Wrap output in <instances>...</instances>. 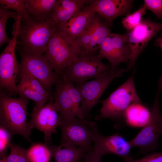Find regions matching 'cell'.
Segmentation results:
<instances>
[{
  "label": "cell",
  "mask_w": 162,
  "mask_h": 162,
  "mask_svg": "<svg viewBox=\"0 0 162 162\" xmlns=\"http://www.w3.org/2000/svg\"><path fill=\"white\" fill-rule=\"evenodd\" d=\"M16 91L20 97L33 101L37 108L44 105L50 99L20 82L16 86Z\"/></svg>",
  "instance_id": "cell-25"
},
{
  "label": "cell",
  "mask_w": 162,
  "mask_h": 162,
  "mask_svg": "<svg viewBox=\"0 0 162 162\" xmlns=\"http://www.w3.org/2000/svg\"><path fill=\"white\" fill-rule=\"evenodd\" d=\"M97 16L96 13L92 19L77 38L74 43L78 52V56L82 54H91L90 51V45Z\"/></svg>",
  "instance_id": "cell-23"
},
{
  "label": "cell",
  "mask_w": 162,
  "mask_h": 162,
  "mask_svg": "<svg viewBox=\"0 0 162 162\" xmlns=\"http://www.w3.org/2000/svg\"><path fill=\"white\" fill-rule=\"evenodd\" d=\"M21 76L20 83L30 87L37 92L50 99L53 97L52 92L46 91L40 82L35 77L23 71H19Z\"/></svg>",
  "instance_id": "cell-27"
},
{
  "label": "cell",
  "mask_w": 162,
  "mask_h": 162,
  "mask_svg": "<svg viewBox=\"0 0 162 162\" xmlns=\"http://www.w3.org/2000/svg\"><path fill=\"white\" fill-rule=\"evenodd\" d=\"M13 136L6 128L0 125V156L6 154V152L12 143L11 138Z\"/></svg>",
  "instance_id": "cell-32"
},
{
  "label": "cell",
  "mask_w": 162,
  "mask_h": 162,
  "mask_svg": "<svg viewBox=\"0 0 162 162\" xmlns=\"http://www.w3.org/2000/svg\"><path fill=\"white\" fill-rule=\"evenodd\" d=\"M21 58L19 64L18 71L26 72L36 78L47 91L52 92L53 85L58 77L55 74L53 68L45 56L29 54L16 47Z\"/></svg>",
  "instance_id": "cell-10"
},
{
  "label": "cell",
  "mask_w": 162,
  "mask_h": 162,
  "mask_svg": "<svg viewBox=\"0 0 162 162\" xmlns=\"http://www.w3.org/2000/svg\"><path fill=\"white\" fill-rule=\"evenodd\" d=\"M59 127L61 131L60 145L77 146L89 152L93 150L92 142L98 131L94 122L78 117L61 120Z\"/></svg>",
  "instance_id": "cell-4"
},
{
  "label": "cell",
  "mask_w": 162,
  "mask_h": 162,
  "mask_svg": "<svg viewBox=\"0 0 162 162\" xmlns=\"http://www.w3.org/2000/svg\"><path fill=\"white\" fill-rule=\"evenodd\" d=\"M17 13L15 11L5 9L0 7V46L9 43L10 39L7 36L6 26L8 20L10 17L14 20L18 17Z\"/></svg>",
  "instance_id": "cell-28"
},
{
  "label": "cell",
  "mask_w": 162,
  "mask_h": 162,
  "mask_svg": "<svg viewBox=\"0 0 162 162\" xmlns=\"http://www.w3.org/2000/svg\"><path fill=\"white\" fill-rule=\"evenodd\" d=\"M0 6L3 8L16 12L21 17V22L33 20L26 8L25 0H0Z\"/></svg>",
  "instance_id": "cell-26"
},
{
  "label": "cell",
  "mask_w": 162,
  "mask_h": 162,
  "mask_svg": "<svg viewBox=\"0 0 162 162\" xmlns=\"http://www.w3.org/2000/svg\"><path fill=\"white\" fill-rule=\"evenodd\" d=\"M94 12L88 10H83L76 13L67 21L56 26L64 34L74 43L93 18Z\"/></svg>",
  "instance_id": "cell-17"
},
{
  "label": "cell",
  "mask_w": 162,
  "mask_h": 162,
  "mask_svg": "<svg viewBox=\"0 0 162 162\" xmlns=\"http://www.w3.org/2000/svg\"><path fill=\"white\" fill-rule=\"evenodd\" d=\"M162 28V23L155 22L148 19L142 20L135 28L124 34L131 52L128 69L134 66L148 42Z\"/></svg>",
  "instance_id": "cell-12"
},
{
  "label": "cell",
  "mask_w": 162,
  "mask_h": 162,
  "mask_svg": "<svg viewBox=\"0 0 162 162\" xmlns=\"http://www.w3.org/2000/svg\"><path fill=\"white\" fill-rule=\"evenodd\" d=\"M53 97L43 106L37 108L34 106L31 117L28 122L31 130L35 128L44 134L45 143L50 146L52 144V135L57 132L56 128L59 125L61 118L54 104Z\"/></svg>",
  "instance_id": "cell-11"
},
{
  "label": "cell",
  "mask_w": 162,
  "mask_h": 162,
  "mask_svg": "<svg viewBox=\"0 0 162 162\" xmlns=\"http://www.w3.org/2000/svg\"><path fill=\"white\" fill-rule=\"evenodd\" d=\"M78 162H86L84 158Z\"/></svg>",
  "instance_id": "cell-38"
},
{
  "label": "cell",
  "mask_w": 162,
  "mask_h": 162,
  "mask_svg": "<svg viewBox=\"0 0 162 162\" xmlns=\"http://www.w3.org/2000/svg\"><path fill=\"white\" fill-rule=\"evenodd\" d=\"M110 26L108 22L103 21L99 16H97L90 45V54H96L98 52L100 45L110 33Z\"/></svg>",
  "instance_id": "cell-22"
},
{
  "label": "cell",
  "mask_w": 162,
  "mask_h": 162,
  "mask_svg": "<svg viewBox=\"0 0 162 162\" xmlns=\"http://www.w3.org/2000/svg\"><path fill=\"white\" fill-rule=\"evenodd\" d=\"M84 7L83 0H58L51 20L56 26L82 10Z\"/></svg>",
  "instance_id": "cell-20"
},
{
  "label": "cell",
  "mask_w": 162,
  "mask_h": 162,
  "mask_svg": "<svg viewBox=\"0 0 162 162\" xmlns=\"http://www.w3.org/2000/svg\"><path fill=\"white\" fill-rule=\"evenodd\" d=\"M29 99L11 97L0 89V125L7 128L12 135L19 134L29 142L31 130L27 122V108Z\"/></svg>",
  "instance_id": "cell-1"
},
{
  "label": "cell",
  "mask_w": 162,
  "mask_h": 162,
  "mask_svg": "<svg viewBox=\"0 0 162 162\" xmlns=\"http://www.w3.org/2000/svg\"><path fill=\"white\" fill-rule=\"evenodd\" d=\"M143 5L158 19L162 18V0H145Z\"/></svg>",
  "instance_id": "cell-33"
},
{
  "label": "cell",
  "mask_w": 162,
  "mask_h": 162,
  "mask_svg": "<svg viewBox=\"0 0 162 162\" xmlns=\"http://www.w3.org/2000/svg\"><path fill=\"white\" fill-rule=\"evenodd\" d=\"M55 90L53 94L54 105L61 120L78 117L84 119L76 111L63 81L61 75L55 84Z\"/></svg>",
  "instance_id": "cell-16"
},
{
  "label": "cell",
  "mask_w": 162,
  "mask_h": 162,
  "mask_svg": "<svg viewBox=\"0 0 162 162\" xmlns=\"http://www.w3.org/2000/svg\"><path fill=\"white\" fill-rule=\"evenodd\" d=\"M50 146L40 143L32 144L27 149L29 162H50L52 157Z\"/></svg>",
  "instance_id": "cell-24"
},
{
  "label": "cell",
  "mask_w": 162,
  "mask_h": 162,
  "mask_svg": "<svg viewBox=\"0 0 162 162\" xmlns=\"http://www.w3.org/2000/svg\"><path fill=\"white\" fill-rule=\"evenodd\" d=\"M56 27L51 20L44 22L33 20L21 22L16 47L29 54L44 55Z\"/></svg>",
  "instance_id": "cell-2"
},
{
  "label": "cell",
  "mask_w": 162,
  "mask_h": 162,
  "mask_svg": "<svg viewBox=\"0 0 162 162\" xmlns=\"http://www.w3.org/2000/svg\"><path fill=\"white\" fill-rule=\"evenodd\" d=\"M123 84L118 87L106 99L99 101L102 104L99 114L95 119L100 120L109 118L115 121V127L118 128L123 114L132 104L141 101L135 86L134 77V71Z\"/></svg>",
  "instance_id": "cell-3"
},
{
  "label": "cell",
  "mask_w": 162,
  "mask_h": 162,
  "mask_svg": "<svg viewBox=\"0 0 162 162\" xmlns=\"http://www.w3.org/2000/svg\"><path fill=\"white\" fill-rule=\"evenodd\" d=\"M156 43L160 47L162 50V38L158 39Z\"/></svg>",
  "instance_id": "cell-37"
},
{
  "label": "cell",
  "mask_w": 162,
  "mask_h": 162,
  "mask_svg": "<svg viewBox=\"0 0 162 162\" xmlns=\"http://www.w3.org/2000/svg\"><path fill=\"white\" fill-rule=\"evenodd\" d=\"M102 156L93 150L88 153L84 159L86 162H101V159Z\"/></svg>",
  "instance_id": "cell-35"
},
{
  "label": "cell",
  "mask_w": 162,
  "mask_h": 162,
  "mask_svg": "<svg viewBox=\"0 0 162 162\" xmlns=\"http://www.w3.org/2000/svg\"><path fill=\"white\" fill-rule=\"evenodd\" d=\"M58 0H25L26 8L32 19L38 22L51 20Z\"/></svg>",
  "instance_id": "cell-19"
},
{
  "label": "cell",
  "mask_w": 162,
  "mask_h": 162,
  "mask_svg": "<svg viewBox=\"0 0 162 162\" xmlns=\"http://www.w3.org/2000/svg\"><path fill=\"white\" fill-rule=\"evenodd\" d=\"M93 142V150L102 156L107 154H113L122 157L124 160L131 157L130 152L132 148L129 141L118 133L105 136L98 130L95 134Z\"/></svg>",
  "instance_id": "cell-15"
},
{
  "label": "cell",
  "mask_w": 162,
  "mask_h": 162,
  "mask_svg": "<svg viewBox=\"0 0 162 162\" xmlns=\"http://www.w3.org/2000/svg\"><path fill=\"white\" fill-rule=\"evenodd\" d=\"M131 0H83V10H88L98 14L111 26L113 20L122 15H127L133 6Z\"/></svg>",
  "instance_id": "cell-14"
},
{
  "label": "cell",
  "mask_w": 162,
  "mask_h": 162,
  "mask_svg": "<svg viewBox=\"0 0 162 162\" xmlns=\"http://www.w3.org/2000/svg\"><path fill=\"white\" fill-rule=\"evenodd\" d=\"M50 146L55 162H78L84 159L88 153L82 148L75 146L62 147L52 144Z\"/></svg>",
  "instance_id": "cell-21"
},
{
  "label": "cell",
  "mask_w": 162,
  "mask_h": 162,
  "mask_svg": "<svg viewBox=\"0 0 162 162\" xmlns=\"http://www.w3.org/2000/svg\"><path fill=\"white\" fill-rule=\"evenodd\" d=\"M7 154L0 156V162H8L7 159Z\"/></svg>",
  "instance_id": "cell-36"
},
{
  "label": "cell",
  "mask_w": 162,
  "mask_h": 162,
  "mask_svg": "<svg viewBox=\"0 0 162 162\" xmlns=\"http://www.w3.org/2000/svg\"><path fill=\"white\" fill-rule=\"evenodd\" d=\"M162 83L158 84L154 101L151 107V115L147 124L132 139L129 141L132 148H140L139 154H146L158 148L159 138L162 134V116L159 105Z\"/></svg>",
  "instance_id": "cell-5"
},
{
  "label": "cell",
  "mask_w": 162,
  "mask_h": 162,
  "mask_svg": "<svg viewBox=\"0 0 162 162\" xmlns=\"http://www.w3.org/2000/svg\"><path fill=\"white\" fill-rule=\"evenodd\" d=\"M123 162H162V152H153L138 159L131 157Z\"/></svg>",
  "instance_id": "cell-34"
},
{
  "label": "cell",
  "mask_w": 162,
  "mask_h": 162,
  "mask_svg": "<svg viewBox=\"0 0 162 162\" xmlns=\"http://www.w3.org/2000/svg\"><path fill=\"white\" fill-rule=\"evenodd\" d=\"M9 148L10 151L7 156L8 162H29L27 149L19 145L12 143Z\"/></svg>",
  "instance_id": "cell-30"
},
{
  "label": "cell",
  "mask_w": 162,
  "mask_h": 162,
  "mask_svg": "<svg viewBox=\"0 0 162 162\" xmlns=\"http://www.w3.org/2000/svg\"><path fill=\"white\" fill-rule=\"evenodd\" d=\"M44 55L59 77L62 74L64 69L77 58L78 53L74 43L56 26Z\"/></svg>",
  "instance_id": "cell-6"
},
{
  "label": "cell",
  "mask_w": 162,
  "mask_h": 162,
  "mask_svg": "<svg viewBox=\"0 0 162 162\" xmlns=\"http://www.w3.org/2000/svg\"><path fill=\"white\" fill-rule=\"evenodd\" d=\"M127 69H111L94 80L76 84L82 98L80 110L84 118L89 120L90 112L98 102L110 84L116 77L122 76Z\"/></svg>",
  "instance_id": "cell-8"
},
{
  "label": "cell",
  "mask_w": 162,
  "mask_h": 162,
  "mask_svg": "<svg viewBox=\"0 0 162 162\" xmlns=\"http://www.w3.org/2000/svg\"><path fill=\"white\" fill-rule=\"evenodd\" d=\"M61 76L75 109L77 112L82 116L80 106L82 98L79 90L74 86L73 83L68 81L62 74Z\"/></svg>",
  "instance_id": "cell-31"
},
{
  "label": "cell",
  "mask_w": 162,
  "mask_h": 162,
  "mask_svg": "<svg viewBox=\"0 0 162 162\" xmlns=\"http://www.w3.org/2000/svg\"><path fill=\"white\" fill-rule=\"evenodd\" d=\"M98 54L108 61L111 70H116L121 63L129 61L131 52L124 34L110 32L100 45Z\"/></svg>",
  "instance_id": "cell-13"
},
{
  "label": "cell",
  "mask_w": 162,
  "mask_h": 162,
  "mask_svg": "<svg viewBox=\"0 0 162 162\" xmlns=\"http://www.w3.org/2000/svg\"><path fill=\"white\" fill-rule=\"evenodd\" d=\"M146 9L143 5L138 10L126 15L122 20V22L123 26L128 31L134 29L142 20V16L145 14Z\"/></svg>",
  "instance_id": "cell-29"
},
{
  "label": "cell",
  "mask_w": 162,
  "mask_h": 162,
  "mask_svg": "<svg viewBox=\"0 0 162 162\" xmlns=\"http://www.w3.org/2000/svg\"><path fill=\"white\" fill-rule=\"evenodd\" d=\"M151 115V107L141 101L134 103L124 113L118 128L125 126L134 128H143L148 122Z\"/></svg>",
  "instance_id": "cell-18"
},
{
  "label": "cell",
  "mask_w": 162,
  "mask_h": 162,
  "mask_svg": "<svg viewBox=\"0 0 162 162\" xmlns=\"http://www.w3.org/2000/svg\"><path fill=\"white\" fill-rule=\"evenodd\" d=\"M98 53L82 54L64 70L62 74L69 82L79 83L96 78L111 69L103 63Z\"/></svg>",
  "instance_id": "cell-7"
},
{
  "label": "cell",
  "mask_w": 162,
  "mask_h": 162,
  "mask_svg": "<svg viewBox=\"0 0 162 162\" xmlns=\"http://www.w3.org/2000/svg\"><path fill=\"white\" fill-rule=\"evenodd\" d=\"M20 27L19 22L14 24L12 38L0 56V89L9 96L17 94L15 81L18 73L19 64L15 50Z\"/></svg>",
  "instance_id": "cell-9"
}]
</instances>
